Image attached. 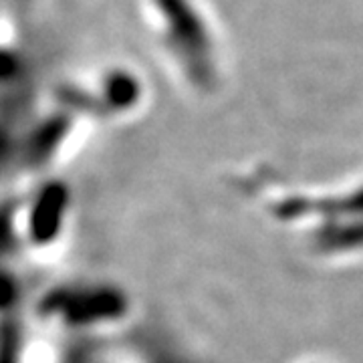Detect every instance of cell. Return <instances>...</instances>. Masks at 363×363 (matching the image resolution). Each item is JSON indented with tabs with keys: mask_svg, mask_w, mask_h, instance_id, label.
Returning a JSON list of instances; mask_svg holds the SVG:
<instances>
[{
	"mask_svg": "<svg viewBox=\"0 0 363 363\" xmlns=\"http://www.w3.org/2000/svg\"><path fill=\"white\" fill-rule=\"evenodd\" d=\"M65 202V192L61 186L51 184L47 186L35 202V208L30 212V238L37 242H47L51 240L57 226H59V216Z\"/></svg>",
	"mask_w": 363,
	"mask_h": 363,
	"instance_id": "obj_1",
	"label": "cell"
},
{
	"mask_svg": "<svg viewBox=\"0 0 363 363\" xmlns=\"http://www.w3.org/2000/svg\"><path fill=\"white\" fill-rule=\"evenodd\" d=\"M14 295H16V286L13 281L9 277L0 274V309L9 307L14 301Z\"/></svg>",
	"mask_w": 363,
	"mask_h": 363,
	"instance_id": "obj_2",
	"label": "cell"
}]
</instances>
